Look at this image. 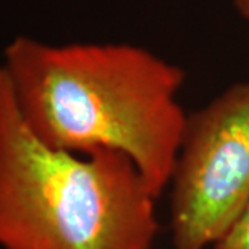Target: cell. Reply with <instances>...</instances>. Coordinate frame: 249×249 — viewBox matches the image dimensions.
Listing matches in <instances>:
<instances>
[{
	"label": "cell",
	"instance_id": "cell-3",
	"mask_svg": "<svg viewBox=\"0 0 249 249\" xmlns=\"http://www.w3.org/2000/svg\"><path fill=\"white\" fill-rule=\"evenodd\" d=\"M170 188L175 249H205L249 202V82L229 86L188 114Z\"/></svg>",
	"mask_w": 249,
	"mask_h": 249
},
{
	"label": "cell",
	"instance_id": "cell-4",
	"mask_svg": "<svg viewBox=\"0 0 249 249\" xmlns=\"http://www.w3.org/2000/svg\"><path fill=\"white\" fill-rule=\"evenodd\" d=\"M214 249H249V202L229 231L213 245Z\"/></svg>",
	"mask_w": 249,
	"mask_h": 249
},
{
	"label": "cell",
	"instance_id": "cell-5",
	"mask_svg": "<svg viewBox=\"0 0 249 249\" xmlns=\"http://www.w3.org/2000/svg\"><path fill=\"white\" fill-rule=\"evenodd\" d=\"M234 6L241 16L249 21V0H234Z\"/></svg>",
	"mask_w": 249,
	"mask_h": 249
},
{
	"label": "cell",
	"instance_id": "cell-1",
	"mask_svg": "<svg viewBox=\"0 0 249 249\" xmlns=\"http://www.w3.org/2000/svg\"><path fill=\"white\" fill-rule=\"evenodd\" d=\"M1 67L40 142L80 155L122 152L158 198L168 188L188 118L178 65L129 43L50 46L21 36Z\"/></svg>",
	"mask_w": 249,
	"mask_h": 249
},
{
	"label": "cell",
	"instance_id": "cell-2",
	"mask_svg": "<svg viewBox=\"0 0 249 249\" xmlns=\"http://www.w3.org/2000/svg\"><path fill=\"white\" fill-rule=\"evenodd\" d=\"M157 199L122 152L40 142L0 62V249H154Z\"/></svg>",
	"mask_w": 249,
	"mask_h": 249
}]
</instances>
